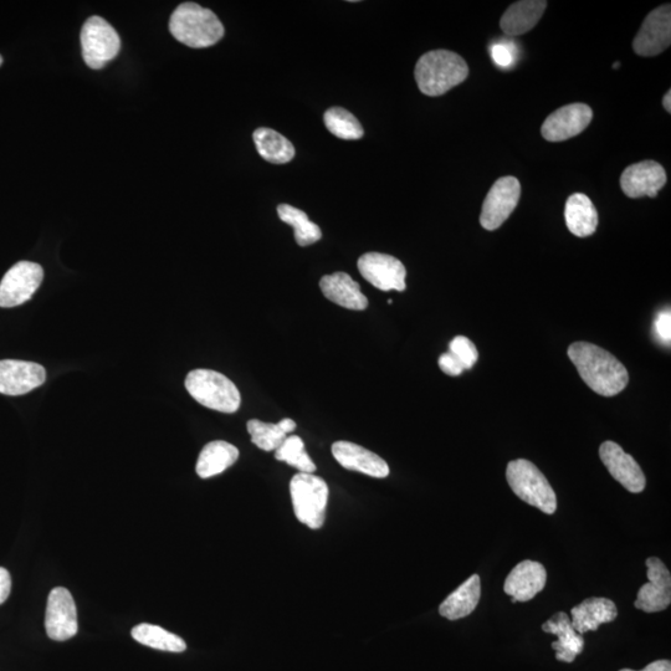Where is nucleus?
I'll return each instance as SVG.
<instances>
[{
    "label": "nucleus",
    "instance_id": "17",
    "mask_svg": "<svg viewBox=\"0 0 671 671\" xmlns=\"http://www.w3.org/2000/svg\"><path fill=\"white\" fill-rule=\"evenodd\" d=\"M667 172L654 161H643L629 166L621 177V187L629 198H655L667 184Z\"/></svg>",
    "mask_w": 671,
    "mask_h": 671
},
{
    "label": "nucleus",
    "instance_id": "34",
    "mask_svg": "<svg viewBox=\"0 0 671 671\" xmlns=\"http://www.w3.org/2000/svg\"><path fill=\"white\" fill-rule=\"evenodd\" d=\"M654 331L658 340L664 345H669L671 340V314L670 310L660 312L654 322Z\"/></svg>",
    "mask_w": 671,
    "mask_h": 671
},
{
    "label": "nucleus",
    "instance_id": "37",
    "mask_svg": "<svg viewBox=\"0 0 671 671\" xmlns=\"http://www.w3.org/2000/svg\"><path fill=\"white\" fill-rule=\"evenodd\" d=\"M10 591H12V578L5 568L0 567V604L7 601Z\"/></svg>",
    "mask_w": 671,
    "mask_h": 671
},
{
    "label": "nucleus",
    "instance_id": "12",
    "mask_svg": "<svg viewBox=\"0 0 671 671\" xmlns=\"http://www.w3.org/2000/svg\"><path fill=\"white\" fill-rule=\"evenodd\" d=\"M671 43L670 4L654 9L645 18L642 28L633 42L635 54L649 58L667 50Z\"/></svg>",
    "mask_w": 671,
    "mask_h": 671
},
{
    "label": "nucleus",
    "instance_id": "16",
    "mask_svg": "<svg viewBox=\"0 0 671 671\" xmlns=\"http://www.w3.org/2000/svg\"><path fill=\"white\" fill-rule=\"evenodd\" d=\"M46 381V371L34 362L0 361V393L5 396H23Z\"/></svg>",
    "mask_w": 671,
    "mask_h": 671
},
{
    "label": "nucleus",
    "instance_id": "1",
    "mask_svg": "<svg viewBox=\"0 0 671 671\" xmlns=\"http://www.w3.org/2000/svg\"><path fill=\"white\" fill-rule=\"evenodd\" d=\"M568 357L583 381L599 396H617L628 386L627 368L612 353L593 343H572L568 348Z\"/></svg>",
    "mask_w": 671,
    "mask_h": 671
},
{
    "label": "nucleus",
    "instance_id": "2",
    "mask_svg": "<svg viewBox=\"0 0 671 671\" xmlns=\"http://www.w3.org/2000/svg\"><path fill=\"white\" fill-rule=\"evenodd\" d=\"M414 76L424 95L442 96L468 79L469 66L453 51L433 50L420 56Z\"/></svg>",
    "mask_w": 671,
    "mask_h": 671
},
{
    "label": "nucleus",
    "instance_id": "25",
    "mask_svg": "<svg viewBox=\"0 0 671 671\" xmlns=\"http://www.w3.org/2000/svg\"><path fill=\"white\" fill-rule=\"evenodd\" d=\"M481 596L480 577L471 576L457 591H454L445 601L440 604V616L449 621H458L470 616L478 607Z\"/></svg>",
    "mask_w": 671,
    "mask_h": 671
},
{
    "label": "nucleus",
    "instance_id": "6",
    "mask_svg": "<svg viewBox=\"0 0 671 671\" xmlns=\"http://www.w3.org/2000/svg\"><path fill=\"white\" fill-rule=\"evenodd\" d=\"M294 512L301 524L319 530L325 524L329 486L320 476L296 474L290 483Z\"/></svg>",
    "mask_w": 671,
    "mask_h": 671
},
{
    "label": "nucleus",
    "instance_id": "15",
    "mask_svg": "<svg viewBox=\"0 0 671 671\" xmlns=\"http://www.w3.org/2000/svg\"><path fill=\"white\" fill-rule=\"evenodd\" d=\"M599 457L614 479L622 484L629 493L639 494L645 489L647 479L642 468L635 462L632 455L627 454L621 445L604 442L599 448Z\"/></svg>",
    "mask_w": 671,
    "mask_h": 671
},
{
    "label": "nucleus",
    "instance_id": "8",
    "mask_svg": "<svg viewBox=\"0 0 671 671\" xmlns=\"http://www.w3.org/2000/svg\"><path fill=\"white\" fill-rule=\"evenodd\" d=\"M44 279V270L37 263L20 261L0 281V307H15L32 299Z\"/></svg>",
    "mask_w": 671,
    "mask_h": 671
},
{
    "label": "nucleus",
    "instance_id": "41",
    "mask_svg": "<svg viewBox=\"0 0 671 671\" xmlns=\"http://www.w3.org/2000/svg\"><path fill=\"white\" fill-rule=\"evenodd\" d=\"M2 63H3V58H2V56H0V65H2Z\"/></svg>",
    "mask_w": 671,
    "mask_h": 671
},
{
    "label": "nucleus",
    "instance_id": "28",
    "mask_svg": "<svg viewBox=\"0 0 671 671\" xmlns=\"http://www.w3.org/2000/svg\"><path fill=\"white\" fill-rule=\"evenodd\" d=\"M131 634L136 642L162 652L182 653L187 649V644L181 637L153 624H138Z\"/></svg>",
    "mask_w": 671,
    "mask_h": 671
},
{
    "label": "nucleus",
    "instance_id": "19",
    "mask_svg": "<svg viewBox=\"0 0 671 671\" xmlns=\"http://www.w3.org/2000/svg\"><path fill=\"white\" fill-rule=\"evenodd\" d=\"M547 572L539 562L524 561L507 576L504 591L516 602L531 601L545 588Z\"/></svg>",
    "mask_w": 671,
    "mask_h": 671
},
{
    "label": "nucleus",
    "instance_id": "11",
    "mask_svg": "<svg viewBox=\"0 0 671 671\" xmlns=\"http://www.w3.org/2000/svg\"><path fill=\"white\" fill-rule=\"evenodd\" d=\"M358 270L363 279L382 291H404L407 288L406 266L392 255L381 253L363 254L358 259Z\"/></svg>",
    "mask_w": 671,
    "mask_h": 671
},
{
    "label": "nucleus",
    "instance_id": "30",
    "mask_svg": "<svg viewBox=\"0 0 671 671\" xmlns=\"http://www.w3.org/2000/svg\"><path fill=\"white\" fill-rule=\"evenodd\" d=\"M324 121L327 130L341 140H360L365 135L360 121L342 107H331L327 110Z\"/></svg>",
    "mask_w": 671,
    "mask_h": 671
},
{
    "label": "nucleus",
    "instance_id": "9",
    "mask_svg": "<svg viewBox=\"0 0 671 671\" xmlns=\"http://www.w3.org/2000/svg\"><path fill=\"white\" fill-rule=\"evenodd\" d=\"M521 184L515 177L498 179L486 196L481 210L480 224L486 230H496L503 225L519 204Z\"/></svg>",
    "mask_w": 671,
    "mask_h": 671
},
{
    "label": "nucleus",
    "instance_id": "33",
    "mask_svg": "<svg viewBox=\"0 0 671 671\" xmlns=\"http://www.w3.org/2000/svg\"><path fill=\"white\" fill-rule=\"evenodd\" d=\"M449 352L462 363L466 370H471L479 360V352L474 342L465 336H457L449 343Z\"/></svg>",
    "mask_w": 671,
    "mask_h": 671
},
{
    "label": "nucleus",
    "instance_id": "4",
    "mask_svg": "<svg viewBox=\"0 0 671 671\" xmlns=\"http://www.w3.org/2000/svg\"><path fill=\"white\" fill-rule=\"evenodd\" d=\"M506 479L517 498L537 507L547 515L555 514L557 510L555 490L535 464L525 459L510 462L506 469Z\"/></svg>",
    "mask_w": 671,
    "mask_h": 671
},
{
    "label": "nucleus",
    "instance_id": "5",
    "mask_svg": "<svg viewBox=\"0 0 671 671\" xmlns=\"http://www.w3.org/2000/svg\"><path fill=\"white\" fill-rule=\"evenodd\" d=\"M186 388L199 404L213 411L232 414L238 412L242 403L237 386L222 373L212 370L189 372Z\"/></svg>",
    "mask_w": 671,
    "mask_h": 671
},
{
    "label": "nucleus",
    "instance_id": "29",
    "mask_svg": "<svg viewBox=\"0 0 671 671\" xmlns=\"http://www.w3.org/2000/svg\"><path fill=\"white\" fill-rule=\"evenodd\" d=\"M279 218L284 223L290 225L295 230V240L300 247H309L311 244L319 242L322 238V232L314 222L301 209L289 206V204H280L278 207Z\"/></svg>",
    "mask_w": 671,
    "mask_h": 671
},
{
    "label": "nucleus",
    "instance_id": "13",
    "mask_svg": "<svg viewBox=\"0 0 671 671\" xmlns=\"http://www.w3.org/2000/svg\"><path fill=\"white\" fill-rule=\"evenodd\" d=\"M648 583L639 589L634 607L645 613L665 611L671 603V576L667 566L658 557L648 558Z\"/></svg>",
    "mask_w": 671,
    "mask_h": 671
},
{
    "label": "nucleus",
    "instance_id": "21",
    "mask_svg": "<svg viewBox=\"0 0 671 671\" xmlns=\"http://www.w3.org/2000/svg\"><path fill=\"white\" fill-rule=\"evenodd\" d=\"M542 630L556 635L557 642L552 643V648L556 650V659L560 662H575L577 655H580L585 648V639L572 627L571 618L566 613H556L542 626Z\"/></svg>",
    "mask_w": 671,
    "mask_h": 671
},
{
    "label": "nucleus",
    "instance_id": "7",
    "mask_svg": "<svg viewBox=\"0 0 671 671\" xmlns=\"http://www.w3.org/2000/svg\"><path fill=\"white\" fill-rule=\"evenodd\" d=\"M81 48L87 66L100 70L120 53L121 40L112 25L95 15L86 20L81 30Z\"/></svg>",
    "mask_w": 671,
    "mask_h": 671
},
{
    "label": "nucleus",
    "instance_id": "32",
    "mask_svg": "<svg viewBox=\"0 0 671 671\" xmlns=\"http://www.w3.org/2000/svg\"><path fill=\"white\" fill-rule=\"evenodd\" d=\"M247 427L253 444L264 452H275L288 438V434L283 432L279 424L252 419L249 420Z\"/></svg>",
    "mask_w": 671,
    "mask_h": 671
},
{
    "label": "nucleus",
    "instance_id": "26",
    "mask_svg": "<svg viewBox=\"0 0 671 671\" xmlns=\"http://www.w3.org/2000/svg\"><path fill=\"white\" fill-rule=\"evenodd\" d=\"M239 459V450L233 444L215 440L203 448L199 454L196 471L202 479L222 474Z\"/></svg>",
    "mask_w": 671,
    "mask_h": 671
},
{
    "label": "nucleus",
    "instance_id": "22",
    "mask_svg": "<svg viewBox=\"0 0 671 671\" xmlns=\"http://www.w3.org/2000/svg\"><path fill=\"white\" fill-rule=\"evenodd\" d=\"M572 627L578 634L594 632L602 624L611 623L618 617L616 603L608 598H587L575 608H572Z\"/></svg>",
    "mask_w": 671,
    "mask_h": 671
},
{
    "label": "nucleus",
    "instance_id": "23",
    "mask_svg": "<svg viewBox=\"0 0 671 671\" xmlns=\"http://www.w3.org/2000/svg\"><path fill=\"white\" fill-rule=\"evenodd\" d=\"M547 8L546 0H522L511 5L500 20V27L509 37L529 33L540 22Z\"/></svg>",
    "mask_w": 671,
    "mask_h": 671
},
{
    "label": "nucleus",
    "instance_id": "10",
    "mask_svg": "<svg viewBox=\"0 0 671 671\" xmlns=\"http://www.w3.org/2000/svg\"><path fill=\"white\" fill-rule=\"evenodd\" d=\"M45 629L48 637L55 642H65L78 634V611L69 589L56 587L50 592Z\"/></svg>",
    "mask_w": 671,
    "mask_h": 671
},
{
    "label": "nucleus",
    "instance_id": "14",
    "mask_svg": "<svg viewBox=\"0 0 671 671\" xmlns=\"http://www.w3.org/2000/svg\"><path fill=\"white\" fill-rule=\"evenodd\" d=\"M593 111L585 104L561 107L547 117L541 127L542 137L550 142H562L580 135L591 124Z\"/></svg>",
    "mask_w": 671,
    "mask_h": 671
},
{
    "label": "nucleus",
    "instance_id": "35",
    "mask_svg": "<svg viewBox=\"0 0 671 671\" xmlns=\"http://www.w3.org/2000/svg\"><path fill=\"white\" fill-rule=\"evenodd\" d=\"M438 363L440 370L448 376L457 377L462 375L465 371L462 363H460L450 352L443 353V355L439 357Z\"/></svg>",
    "mask_w": 671,
    "mask_h": 671
},
{
    "label": "nucleus",
    "instance_id": "27",
    "mask_svg": "<svg viewBox=\"0 0 671 671\" xmlns=\"http://www.w3.org/2000/svg\"><path fill=\"white\" fill-rule=\"evenodd\" d=\"M256 150L265 161L285 165L293 161L295 148L288 138L271 128L261 127L253 135Z\"/></svg>",
    "mask_w": 671,
    "mask_h": 671
},
{
    "label": "nucleus",
    "instance_id": "36",
    "mask_svg": "<svg viewBox=\"0 0 671 671\" xmlns=\"http://www.w3.org/2000/svg\"><path fill=\"white\" fill-rule=\"evenodd\" d=\"M491 54H493V59L495 60V63L498 64L499 66H503V68H507V66H510L512 63V59H514V55H512L509 46H506L504 44L494 45L493 50H491Z\"/></svg>",
    "mask_w": 671,
    "mask_h": 671
},
{
    "label": "nucleus",
    "instance_id": "20",
    "mask_svg": "<svg viewBox=\"0 0 671 671\" xmlns=\"http://www.w3.org/2000/svg\"><path fill=\"white\" fill-rule=\"evenodd\" d=\"M322 294L334 304L353 311H363L368 307V299L356 283L346 273L325 275L320 280Z\"/></svg>",
    "mask_w": 671,
    "mask_h": 671
},
{
    "label": "nucleus",
    "instance_id": "3",
    "mask_svg": "<svg viewBox=\"0 0 671 671\" xmlns=\"http://www.w3.org/2000/svg\"><path fill=\"white\" fill-rule=\"evenodd\" d=\"M169 32L189 48H209L224 37V27L212 10L197 3H183L169 20Z\"/></svg>",
    "mask_w": 671,
    "mask_h": 671
},
{
    "label": "nucleus",
    "instance_id": "39",
    "mask_svg": "<svg viewBox=\"0 0 671 671\" xmlns=\"http://www.w3.org/2000/svg\"><path fill=\"white\" fill-rule=\"evenodd\" d=\"M280 425V428L283 429V432L286 434L293 433L294 430L296 429V423L294 422L293 419L290 418H285L281 420V422L278 423Z\"/></svg>",
    "mask_w": 671,
    "mask_h": 671
},
{
    "label": "nucleus",
    "instance_id": "18",
    "mask_svg": "<svg viewBox=\"0 0 671 671\" xmlns=\"http://www.w3.org/2000/svg\"><path fill=\"white\" fill-rule=\"evenodd\" d=\"M332 454L338 464L347 470L358 471L377 479H384L389 475L386 460L361 445L341 440L332 445Z\"/></svg>",
    "mask_w": 671,
    "mask_h": 671
},
{
    "label": "nucleus",
    "instance_id": "38",
    "mask_svg": "<svg viewBox=\"0 0 671 671\" xmlns=\"http://www.w3.org/2000/svg\"><path fill=\"white\" fill-rule=\"evenodd\" d=\"M621 671H635L632 669H623ZM640 671H671V663L670 660H657V662H653L652 664L647 665L643 670Z\"/></svg>",
    "mask_w": 671,
    "mask_h": 671
},
{
    "label": "nucleus",
    "instance_id": "40",
    "mask_svg": "<svg viewBox=\"0 0 671 671\" xmlns=\"http://www.w3.org/2000/svg\"><path fill=\"white\" fill-rule=\"evenodd\" d=\"M663 106H664L665 110H667L668 112H671V91L670 90L664 96Z\"/></svg>",
    "mask_w": 671,
    "mask_h": 671
},
{
    "label": "nucleus",
    "instance_id": "31",
    "mask_svg": "<svg viewBox=\"0 0 671 671\" xmlns=\"http://www.w3.org/2000/svg\"><path fill=\"white\" fill-rule=\"evenodd\" d=\"M275 459L293 466L300 473L314 474L317 469L305 450L304 440L297 435H290L284 440V443L275 450Z\"/></svg>",
    "mask_w": 671,
    "mask_h": 671
},
{
    "label": "nucleus",
    "instance_id": "24",
    "mask_svg": "<svg viewBox=\"0 0 671 671\" xmlns=\"http://www.w3.org/2000/svg\"><path fill=\"white\" fill-rule=\"evenodd\" d=\"M565 219L568 230L578 238L591 237L596 233L597 209L586 194L575 193L567 199Z\"/></svg>",
    "mask_w": 671,
    "mask_h": 671
}]
</instances>
